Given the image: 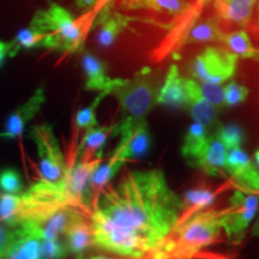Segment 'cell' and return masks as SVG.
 Masks as SVG:
<instances>
[{"instance_id": "obj_1", "label": "cell", "mask_w": 259, "mask_h": 259, "mask_svg": "<svg viewBox=\"0 0 259 259\" xmlns=\"http://www.w3.org/2000/svg\"><path fill=\"white\" fill-rule=\"evenodd\" d=\"M94 209L160 246L179 221L181 198L162 169H135L105 187Z\"/></svg>"}, {"instance_id": "obj_36", "label": "cell", "mask_w": 259, "mask_h": 259, "mask_svg": "<svg viewBox=\"0 0 259 259\" xmlns=\"http://www.w3.org/2000/svg\"><path fill=\"white\" fill-rule=\"evenodd\" d=\"M252 235L259 236V215H258L257 220H255L253 227H252Z\"/></svg>"}, {"instance_id": "obj_38", "label": "cell", "mask_w": 259, "mask_h": 259, "mask_svg": "<svg viewBox=\"0 0 259 259\" xmlns=\"http://www.w3.org/2000/svg\"><path fill=\"white\" fill-rule=\"evenodd\" d=\"M254 158H255V162H257V164L259 166V150L257 151V153H255Z\"/></svg>"}, {"instance_id": "obj_18", "label": "cell", "mask_w": 259, "mask_h": 259, "mask_svg": "<svg viewBox=\"0 0 259 259\" xmlns=\"http://www.w3.org/2000/svg\"><path fill=\"white\" fill-rule=\"evenodd\" d=\"M223 34L220 19L216 17H209L198 23H193L187 30L181 35V46H189L193 44H203V42H219L221 44Z\"/></svg>"}, {"instance_id": "obj_27", "label": "cell", "mask_w": 259, "mask_h": 259, "mask_svg": "<svg viewBox=\"0 0 259 259\" xmlns=\"http://www.w3.org/2000/svg\"><path fill=\"white\" fill-rule=\"evenodd\" d=\"M46 40V35L38 32L32 28L22 29L21 31L17 32L16 37L11 41V52L10 57H14L17 54V52L21 48H34V47H42L44 42Z\"/></svg>"}, {"instance_id": "obj_25", "label": "cell", "mask_w": 259, "mask_h": 259, "mask_svg": "<svg viewBox=\"0 0 259 259\" xmlns=\"http://www.w3.org/2000/svg\"><path fill=\"white\" fill-rule=\"evenodd\" d=\"M221 44L225 45L228 51L238 58L259 60V50L253 46L250 36L245 30L225 32Z\"/></svg>"}, {"instance_id": "obj_9", "label": "cell", "mask_w": 259, "mask_h": 259, "mask_svg": "<svg viewBox=\"0 0 259 259\" xmlns=\"http://www.w3.org/2000/svg\"><path fill=\"white\" fill-rule=\"evenodd\" d=\"M113 135L119 136V143L113 154L118 155L124 162L143 157L151 148V135L148 121L128 125L116 122Z\"/></svg>"}, {"instance_id": "obj_34", "label": "cell", "mask_w": 259, "mask_h": 259, "mask_svg": "<svg viewBox=\"0 0 259 259\" xmlns=\"http://www.w3.org/2000/svg\"><path fill=\"white\" fill-rule=\"evenodd\" d=\"M11 52V42H0V64Z\"/></svg>"}, {"instance_id": "obj_7", "label": "cell", "mask_w": 259, "mask_h": 259, "mask_svg": "<svg viewBox=\"0 0 259 259\" xmlns=\"http://www.w3.org/2000/svg\"><path fill=\"white\" fill-rule=\"evenodd\" d=\"M238 60L235 54L225 48L206 47L193 59L191 73L198 83L222 85L234 76Z\"/></svg>"}, {"instance_id": "obj_35", "label": "cell", "mask_w": 259, "mask_h": 259, "mask_svg": "<svg viewBox=\"0 0 259 259\" xmlns=\"http://www.w3.org/2000/svg\"><path fill=\"white\" fill-rule=\"evenodd\" d=\"M100 0H74L78 9H92L95 6Z\"/></svg>"}, {"instance_id": "obj_24", "label": "cell", "mask_w": 259, "mask_h": 259, "mask_svg": "<svg viewBox=\"0 0 259 259\" xmlns=\"http://www.w3.org/2000/svg\"><path fill=\"white\" fill-rule=\"evenodd\" d=\"M125 162L118 157V155L111 154V156L107 158V161L101 162L94 170L92 178H90V191H92L94 205H95L96 198L101 191L109 185L111 180L118 173L119 169L124 166Z\"/></svg>"}, {"instance_id": "obj_28", "label": "cell", "mask_w": 259, "mask_h": 259, "mask_svg": "<svg viewBox=\"0 0 259 259\" xmlns=\"http://www.w3.org/2000/svg\"><path fill=\"white\" fill-rule=\"evenodd\" d=\"M212 136L218 138L227 149L241 147L242 142H244V131L240 126L235 124H221L213 131Z\"/></svg>"}, {"instance_id": "obj_32", "label": "cell", "mask_w": 259, "mask_h": 259, "mask_svg": "<svg viewBox=\"0 0 259 259\" xmlns=\"http://www.w3.org/2000/svg\"><path fill=\"white\" fill-rule=\"evenodd\" d=\"M40 253L42 259H64L69 251L64 242L56 239H41Z\"/></svg>"}, {"instance_id": "obj_6", "label": "cell", "mask_w": 259, "mask_h": 259, "mask_svg": "<svg viewBox=\"0 0 259 259\" xmlns=\"http://www.w3.org/2000/svg\"><path fill=\"white\" fill-rule=\"evenodd\" d=\"M30 138L37 149L40 180L59 185L66 177L67 162L65 161L53 127L48 124L32 126Z\"/></svg>"}, {"instance_id": "obj_31", "label": "cell", "mask_w": 259, "mask_h": 259, "mask_svg": "<svg viewBox=\"0 0 259 259\" xmlns=\"http://www.w3.org/2000/svg\"><path fill=\"white\" fill-rule=\"evenodd\" d=\"M250 90L245 85L236 82H231L223 87V99L226 107H234L245 102L247 99Z\"/></svg>"}, {"instance_id": "obj_33", "label": "cell", "mask_w": 259, "mask_h": 259, "mask_svg": "<svg viewBox=\"0 0 259 259\" xmlns=\"http://www.w3.org/2000/svg\"><path fill=\"white\" fill-rule=\"evenodd\" d=\"M202 95L205 97L211 105L220 112L225 107V99H223V87L216 84H203L199 83Z\"/></svg>"}, {"instance_id": "obj_2", "label": "cell", "mask_w": 259, "mask_h": 259, "mask_svg": "<svg viewBox=\"0 0 259 259\" xmlns=\"http://www.w3.org/2000/svg\"><path fill=\"white\" fill-rule=\"evenodd\" d=\"M108 2L100 0L94 8L77 18L63 6L51 3L48 8L36 11L31 19L30 28L46 35L44 48L61 52L65 56L77 53L83 48L97 15Z\"/></svg>"}, {"instance_id": "obj_15", "label": "cell", "mask_w": 259, "mask_h": 259, "mask_svg": "<svg viewBox=\"0 0 259 259\" xmlns=\"http://www.w3.org/2000/svg\"><path fill=\"white\" fill-rule=\"evenodd\" d=\"M191 101L187 107L193 122L202 125L210 134H213L216 128L221 125L219 119V111L202 95L199 83L194 79H190Z\"/></svg>"}, {"instance_id": "obj_20", "label": "cell", "mask_w": 259, "mask_h": 259, "mask_svg": "<svg viewBox=\"0 0 259 259\" xmlns=\"http://www.w3.org/2000/svg\"><path fill=\"white\" fill-rule=\"evenodd\" d=\"M65 246L69 253H72L77 259H83V255L94 246L93 229L88 219L74 223L64 234Z\"/></svg>"}, {"instance_id": "obj_16", "label": "cell", "mask_w": 259, "mask_h": 259, "mask_svg": "<svg viewBox=\"0 0 259 259\" xmlns=\"http://www.w3.org/2000/svg\"><path fill=\"white\" fill-rule=\"evenodd\" d=\"M257 0H212L220 21L244 27L251 21Z\"/></svg>"}, {"instance_id": "obj_21", "label": "cell", "mask_w": 259, "mask_h": 259, "mask_svg": "<svg viewBox=\"0 0 259 259\" xmlns=\"http://www.w3.org/2000/svg\"><path fill=\"white\" fill-rule=\"evenodd\" d=\"M82 66L85 74V89L90 92H106L112 80L107 74L106 65L90 52H84Z\"/></svg>"}, {"instance_id": "obj_4", "label": "cell", "mask_w": 259, "mask_h": 259, "mask_svg": "<svg viewBox=\"0 0 259 259\" xmlns=\"http://www.w3.org/2000/svg\"><path fill=\"white\" fill-rule=\"evenodd\" d=\"M160 72L145 66L128 78L111 80L106 92L114 96L120 106L119 124H142L157 105L161 88Z\"/></svg>"}, {"instance_id": "obj_19", "label": "cell", "mask_w": 259, "mask_h": 259, "mask_svg": "<svg viewBox=\"0 0 259 259\" xmlns=\"http://www.w3.org/2000/svg\"><path fill=\"white\" fill-rule=\"evenodd\" d=\"M115 124L94 127L85 132L78 149H77V161H92L102 156L103 145L107 139L114 132Z\"/></svg>"}, {"instance_id": "obj_29", "label": "cell", "mask_w": 259, "mask_h": 259, "mask_svg": "<svg viewBox=\"0 0 259 259\" xmlns=\"http://www.w3.org/2000/svg\"><path fill=\"white\" fill-rule=\"evenodd\" d=\"M108 95L107 92H101L95 97V100L92 102V105L87 108H83L78 111L76 115V126L78 130H84V131H89L94 127H96V109L102 102V100Z\"/></svg>"}, {"instance_id": "obj_30", "label": "cell", "mask_w": 259, "mask_h": 259, "mask_svg": "<svg viewBox=\"0 0 259 259\" xmlns=\"http://www.w3.org/2000/svg\"><path fill=\"white\" fill-rule=\"evenodd\" d=\"M0 190L5 194L18 196L23 192L21 177L14 168H4L0 170Z\"/></svg>"}, {"instance_id": "obj_37", "label": "cell", "mask_w": 259, "mask_h": 259, "mask_svg": "<svg viewBox=\"0 0 259 259\" xmlns=\"http://www.w3.org/2000/svg\"><path fill=\"white\" fill-rule=\"evenodd\" d=\"M89 259H116V258H111V257H106V255H96V257H92Z\"/></svg>"}, {"instance_id": "obj_11", "label": "cell", "mask_w": 259, "mask_h": 259, "mask_svg": "<svg viewBox=\"0 0 259 259\" xmlns=\"http://www.w3.org/2000/svg\"><path fill=\"white\" fill-rule=\"evenodd\" d=\"M190 101V79L181 76L178 65H170L158 92L157 105L187 109Z\"/></svg>"}, {"instance_id": "obj_3", "label": "cell", "mask_w": 259, "mask_h": 259, "mask_svg": "<svg viewBox=\"0 0 259 259\" xmlns=\"http://www.w3.org/2000/svg\"><path fill=\"white\" fill-rule=\"evenodd\" d=\"M225 209L203 210L171 229L149 259H191L211 245L222 232Z\"/></svg>"}, {"instance_id": "obj_22", "label": "cell", "mask_w": 259, "mask_h": 259, "mask_svg": "<svg viewBox=\"0 0 259 259\" xmlns=\"http://www.w3.org/2000/svg\"><path fill=\"white\" fill-rule=\"evenodd\" d=\"M215 198L216 192L208 187H196L187 191L184 199H181V212L178 223L184 222L191 216L205 210L211 205Z\"/></svg>"}, {"instance_id": "obj_13", "label": "cell", "mask_w": 259, "mask_h": 259, "mask_svg": "<svg viewBox=\"0 0 259 259\" xmlns=\"http://www.w3.org/2000/svg\"><path fill=\"white\" fill-rule=\"evenodd\" d=\"M225 170L242 186L259 190V171L241 147L228 149Z\"/></svg>"}, {"instance_id": "obj_26", "label": "cell", "mask_w": 259, "mask_h": 259, "mask_svg": "<svg viewBox=\"0 0 259 259\" xmlns=\"http://www.w3.org/2000/svg\"><path fill=\"white\" fill-rule=\"evenodd\" d=\"M18 228V236L10 250L8 259H42L40 253V239Z\"/></svg>"}, {"instance_id": "obj_10", "label": "cell", "mask_w": 259, "mask_h": 259, "mask_svg": "<svg viewBox=\"0 0 259 259\" xmlns=\"http://www.w3.org/2000/svg\"><path fill=\"white\" fill-rule=\"evenodd\" d=\"M115 0H109L97 15L94 27L95 40L103 48L111 47L119 35L128 28L131 18L114 10Z\"/></svg>"}, {"instance_id": "obj_17", "label": "cell", "mask_w": 259, "mask_h": 259, "mask_svg": "<svg viewBox=\"0 0 259 259\" xmlns=\"http://www.w3.org/2000/svg\"><path fill=\"white\" fill-rule=\"evenodd\" d=\"M211 134L204 126L192 122L187 128L181 145V155L191 166L196 167L208 148Z\"/></svg>"}, {"instance_id": "obj_23", "label": "cell", "mask_w": 259, "mask_h": 259, "mask_svg": "<svg viewBox=\"0 0 259 259\" xmlns=\"http://www.w3.org/2000/svg\"><path fill=\"white\" fill-rule=\"evenodd\" d=\"M227 149L218 138L211 136L208 148L204 151L203 156L197 163V168H200L204 173L211 177L222 176V170H225L227 160Z\"/></svg>"}, {"instance_id": "obj_14", "label": "cell", "mask_w": 259, "mask_h": 259, "mask_svg": "<svg viewBox=\"0 0 259 259\" xmlns=\"http://www.w3.org/2000/svg\"><path fill=\"white\" fill-rule=\"evenodd\" d=\"M119 6L124 11H153L155 14L179 18L192 11L189 0H119Z\"/></svg>"}, {"instance_id": "obj_5", "label": "cell", "mask_w": 259, "mask_h": 259, "mask_svg": "<svg viewBox=\"0 0 259 259\" xmlns=\"http://www.w3.org/2000/svg\"><path fill=\"white\" fill-rule=\"evenodd\" d=\"M94 247L131 259L150 257L158 246L147 236L116 225L99 210L93 209L89 218Z\"/></svg>"}, {"instance_id": "obj_12", "label": "cell", "mask_w": 259, "mask_h": 259, "mask_svg": "<svg viewBox=\"0 0 259 259\" xmlns=\"http://www.w3.org/2000/svg\"><path fill=\"white\" fill-rule=\"evenodd\" d=\"M46 101L44 87H38L34 94L29 97L23 105L18 107L6 119L4 130L0 132V138L6 139H17L23 135L25 125L36 115L40 111L42 105Z\"/></svg>"}, {"instance_id": "obj_8", "label": "cell", "mask_w": 259, "mask_h": 259, "mask_svg": "<svg viewBox=\"0 0 259 259\" xmlns=\"http://www.w3.org/2000/svg\"><path fill=\"white\" fill-rule=\"evenodd\" d=\"M259 199L254 194H245L236 191L228 208L222 215V232L231 241L241 240L242 235L258 211Z\"/></svg>"}]
</instances>
